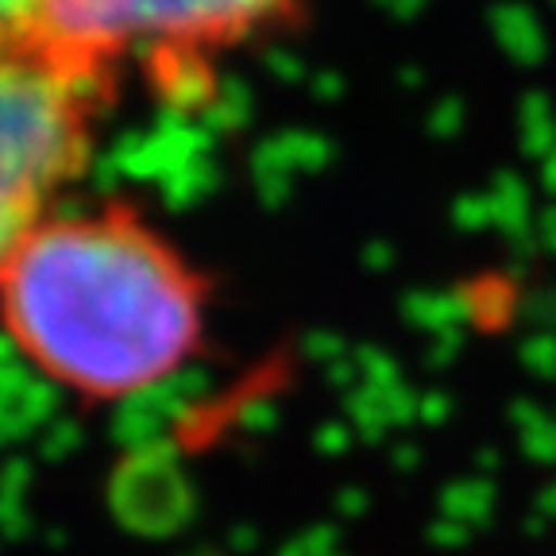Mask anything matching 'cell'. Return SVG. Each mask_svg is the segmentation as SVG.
<instances>
[{
  "label": "cell",
  "instance_id": "cell-1",
  "mask_svg": "<svg viewBox=\"0 0 556 556\" xmlns=\"http://www.w3.org/2000/svg\"><path fill=\"white\" fill-rule=\"evenodd\" d=\"M208 278L128 201L54 208L0 278V329L86 402L178 375L205 340Z\"/></svg>",
  "mask_w": 556,
  "mask_h": 556
},
{
  "label": "cell",
  "instance_id": "cell-2",
  "mask_svg": "<svg viewBox=\"0 0 556 556\" xmlns=\"http://www.w3.org/2000/svg\"><path fill=\"white\" fill-rule=\"evenodd\" d=\"M298 12L302 0H31L27 31L190 104L217 89L220 62L290 27Z\"/></svg>",
  "mask_w": 556,
  "mask_h": 556
},
{
  "label": "cell",
  "instance_id": "cell-3",
  "mask_svg": "<svg viewBox=\"0 0 556 556\" xmlns=\"http://www.w3.org/2000/svg\"><path fill=\"white\" fill-rule=\"evenodd\" d=\"M121 78L35 31L0 39V278L93 159Z\"/></svg>",
  "mask_w": 556,
  "mask_h": 556
},
{
  "label": "cell",
  "instance_id": "cell-4",
  "mask_svg": "<svg viewBox=\"0 0 556 556\" xmlns=\"http://www.w3.org/2000/svg\"><path fill=\"white\" fill-rule=\"evenodd\" d=\"M27 20H31V0H0V39L24 31Z\"/></svg>",
  "mask_w": 556,
  "mask_h": 556
}]
</instances>
